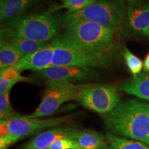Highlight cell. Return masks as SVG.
I'll return each mask as SVG.
<instances>
[{
	"instance_id": "1",
	"label": "cell",
	"mask_w": 149,
	"mask_h": 149,
	"mask_svg": "<svg viewBox=\"0 0 149 149\" xmlns=\"http://www.w3.org/2000/svg\"><path fill=\"white\" fill-rule=\"evenodd\" d=\"M109 133L149 145V103L132 99L102 115Z\"/></svg>"
},
{
	"instance_id": "2",
	"label": "cell",
	"mask_w": 149,
	"mask_h": 149,
	"mask_svg": "<svg viewBox=\"0 0 149 149\" xmlns=\"http://www.w3.org/2000/svg\"><path fill=\"white\" fill-rule=\"evenodd\" d=\"M49 10L24 14L1 24V39L17 37L39 42H51L59 34L61 16Z\"/></svg>"
},
{
	"instance_id": "3",
	"label": "cell",
	"mask_w": 149,
	"mask_h": 149,
	"mask_svg": "<svg viewBox=\"0 0 149 149\" xmlns=\"http://www.w3.org/2000/svg\"><path fill=\"white\" fill-rule=\"evenodd\" d=\"M117 30L89 22H77L64 28V31L52 41L56 45L106 50L116 46Z\"/></svg>"
},
{
	"instance_id": "4",
	"label": "cell",
	"mask_w": 149,
	"mask_h": 149,
	"mask_svg": "<svg viewBox=\"0 0 149 149\" xmlns=\"http://www.w3.org/2000/svg\"><path fill=\"white\" fill-rule=\"evenodd\" d=\"M71 119V115L47 119L20 115L9 120H0V149L8 148L19 139L62 125Z\"/></svg>"
},
{
	"instance_id": "5",
	"label": "cell",
	"mask_w": 149,
	"mask_h": 149,
	"mask_svg": "<svg viewBox=\"0 0 149 149\" xmlns=\"http://www.w3.org/2000/svg\"><path fill=\"white\" fill-rule=\"evenodd\" d=\"M124 7L121 0H96L81 11L61 16V27L80 22H89L118 30L124 19Z\"/></svg>"
},
{
	"instance_id": "6",
	"label": "cell",
	"mask_w": 149,
	"mask_h": 149,
	"mask_svg": "<svg viewBox=\"0 0 149 149\" xmlns=\"http://www.w3.org/2000/svg\"><path fill=\"white\" fill-rule=\"evenodd\" d=\"M55 45L53 66L109 68L114 62L117 53V46L106 50H91Z\"/></svg>"
},
{
	"instance_id": "7",
	"label": "cell",
	"mask_w": 149,
	"mask_h": 149,
	"mask_svg": "<svg viewBox=\"0 0 149 149\" xmlns=\"http://www.w3.org/2000/svg\"><path fill=\"white\" fill-rule=\"evenodd\" d=\"M74 100L86 109L100 114H107L120 102L118 89L104 84H84L78 85Z\"/></svg>"
},
{
	"instance_id": "8",
	"label": "cell",
	"mask_w": 149,
	"mask_h": 149,
	"mask_svg": "<svg viewBox=\"0 0 149 149\" xmlns=\"http://www.w3.org/2000/svg\"><path fill=\"white\" fill-rule=\"evenodd\" d=\"M78 85L61 80L47 79L41 102L31 114V118L49 116L58 110L64 103L74 100Z\"/></svg>"
},
{
	"instance_id": "9",
	"label": "cell",
	"mask_w": 149,
	"mask_h": 149,
	"mask_svg": "<svg viewBox=\"0 0 149 149\" xmlns=\"http://www.w3.org/2000/svg\"><path fill=\"white\" fill-rule=\"evenodd\" d=\"M39 75L47 79L61 80L74 84L96 81L101 76L96 68L88 67L53 66L38 72Z\"/></svg>"
},
{
	"instance_id": "10",
	"label": "cell",
	"mask_w": 149,
	"mask_h": 149,
	"mask_svg": "<svg viewBox=\"0 0 149 149\" xmlns=\"http://www.w3.org/2000/svg\"><path fill=\"white\" fill-rule=\"evenodd\" d=\"M81 130L75 125H60L41 132L30 140L23 149H48L53 143L61 139H75Z\"/></svg>"
},
{
	"instance_id": "11",
	"label": "cell",
	"mask_w": 149,
	"mask_h": 149,
	"mask_svg": "<svg viewBox=\"0 0 149 149\" xmlns=\"http://www.w3.org/2000/svg\"><path fill=\"white\" fill-rule=\"evenodd\" d=\"M55 45L51 42L49 45L40 51L24 56L15 67L19 70H33L40 72L53 66V54Z\"/></svg>"
},
{
	"instance_id": "12",
	"label": "cell",
	"mask_w": 149,
	"mask_h": 149,
	"mask_svg": "<svg viewBox=\"0 0 149 149\" xmlns=\"http://www.w3.org/2000/svg\"><path fill=\"white\" fill-rule=\"evenodd\" d=\"M42 0H0L1 24L26 14L28 10Z\"/></svg>"
},
{
	"instance_id": "13",
	"label": "cell",
	"mask_w": 149,
	"mask_h": 149,
	"mask_svg": "<svg viewBox=\"0 0 149 149\" xmlns=\"http://www.w3.org/2000/svg\"><path fill=\"white\" fill-rule=\"evenodd\" d=\"M127 19L134 31L149 35V3L132 4L128 9Z\"/></svg>"
},
{
	"instance_id": "14",
	"label": "cell",
	"mask_w": 149,
	"mask_h": 149,
	"mask_svg": "<svg viewBox=\"0 0 149 149\" xmlns=\"http://www.w3.org/2000/svg\"><path fill=\"white\" fill-rule=\"evenodd\" d=\"M120 88L128 94L149 101V72H141L125 80Z\"/></svg>"
},
{
	"instance_id": "15",
	"label": "cell",
	"mask_w": 149,
	"mask_h": 149,
	"mask_svg": "<svg viewBox=\"0 0 149 149\" xmlns=\"http://www.w3.org/2000/svg\"><path fill=\"white\" fill-rule=\"evenodd\" d=\"M81 149H105L108 148L106 136L91 130H81L74 139Z\"/></svg>"
},
{
	"instance_id": "16",
	"label": "cell",
	"mask_w": 149,
	"mask_h": 149,
	"mask_svg": "<svg viewBox=\"0 0 149 149\" xmlns=\"http://www.w3.org/2000/svg\"><path fill=\"white\" fill-rule=\"evenodd\" d=\"M22 81H30L22 75L21 71L15 66L8 67L0 70V94L10 92L16 84Z\"/></svg>"
},
{
	"instance_id": "17",
	"label": "cell",
	"mask_w": 149,
	"mask_h": 149,
	"mask_svg": "<svg viewBox=\"0 0 149 149\" xmlns=\"http://www.w3.org/2000/svg\"><path fill=\"white\" fill-rule=\"evenodd\" d=\"M24 56L8 41L0 40V69L15 66Z\"/></svg>"
},
{
	"instance_id": "18",
	"label": "cell",
	"mask_w": 149,
	"mask_h": 149,
	"mask_svg": "<svg viewBox=\"0 0 149 149\" xmlns=\"http://www.w3.org/2000/svg\"><path fill=\"white\" fill-rule=\"evenodd\" d=\"M8 41L23 56L40 51L49 45L51 42H39L17 37H11Z\"/></svg>"
},
{
	"instance_id": "19",
	"label": "cell",
	"mask_w": 149,
	"mask_h": 149,
	"mask_svg": "<svg viewBox=\"0 0 149 149\" xmlns=\"http://www.w3.org/2000/svg\"><path fill=\"white\" fill-rule=\"evenodd\" d=\"M105 136L109 148L111 149H149L146 144L141 141L119 137L109 132Z\"/></svg>"
},
{
	"instance_id": "20",
	"label": "cell",
	"mask_w": 149,
	"mask_h": 149,
	"mask_svg": "<svg viewBox=\"0 0 149 149\" xmlns=\"http://www.w3.org/2000/svg\"><path fill=\"white\" fill-rule=\"evenodd\" d=\"M96 0H61V4L57 5L50 10L55 12L60 9H66V14H72L81 11L92 4Z\"/></svg>"
},
{
	"instance_id": "21",
	"label": "cell",
	"mask_w": 149,
	"mask_h": 149,
	"mask_svg": "<svg viewBox=\"0 0 149 149\" xmlns=\"http://www.w3.org/2000/svg\"><path fill=\"white\" fill-rule=\"evenodd\" d=\"M10 93L0 94V120H6L19 116V113L15 111L10 103Z\"/></svg>"
},
{
	"instance_id": "22",
	"label": "cell",
	"mask_w": 149,
	"mask_h": 149,
	"mask_svg": "<svg viewBox=\"0 0 149 149\" xmlns=\"http://www.w3.org/2000/svg\"><path fill=\"white\" fill-rule=\"evenodd\" d=\"M123 56L125 59L126 66L131 74H133V76L137 75L141 73L143 67H144V63L139 57L134 55L127 48H124Z\"/></svg>"
},
{
	"instance_id": "23",
	"label": "cell",
	"mask_w": 149,
	"mask_h": 149,
	"mask_svg": "<svg viewBox=\"0 0 149 149\" xmlns=\"http://www.w3.org/2000/svg\"><path fill=\"white\" fill-rule=\"evenodd\" d=\"M48 149H81L77 141L71 139H61L53 143Z\"/></svg>"
},
{
	"instance_id": "24",
	"label": "cell",
	"mask_w": 149,
	"mask_h": 149,
	"mask_svg": "<svg viewBox=\"0 0 149 149\" xmlns=\"http://www.w3.org/2000/svg\"><path fill=\"white\" fill-rule=\"evenodd\" d=\"M144 68L145 71L149 72V52H148V53L147 54L146 58H145V59H144Z\"/></svg>"
},
{
	"instance_id": "25",
	"label": "cell",
	"mask_w": 149,
	"mask_h": 149,
	"mask_svg": "<svg viewBox=\"0 0 149 149\" xmlns=\"http://www.w3.org/2000/svg\"><path fill=\"white\" fill-rule=\"evenodd\" d=\"M121 1H130V2H135V1H137V0H121Z\"/></svg>"
},
{
	"instance_id": "26",
	"label": "cell",
	"mask_w": 149,
	"mask_h": 149,
	"mask_svg": "<svg viewBox=\"0 0 149 149\" xmlns=\"http://www.w3.org/2000/svg\"><path fill=\"white\" fill-rule=\"evenodd\" d=\"M105 149H111V148H105Z\"/></svg>"
},
{
	"instance_id": "27",
	"label": "cell",
	"mask_w": 149,
	"mask_h": 149,
	"mask_svg": "<svg viewBox=\"0 0 149 149\" xmlns=\"http://www.w3.org/2000/svg\"><path fill=\"white\" fill-rule=\"evenodd\" d=\"M33 149H38V148H33Z\"/></svg>"
}]
</instances>
